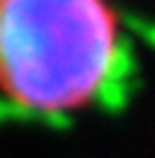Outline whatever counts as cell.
<instances>
[{
	"mask_svg": "<svg viewBox=\"0 0 155 158\" xmlns=\"http://www.w3.org/2000/svg\"><path fill=\"white\" fill-rule=\"evenodd\" d=\"M119 60L111 0H0V96L18 110H84L111 87Z\"/></svg>",
	"mask_w": 155,
	"mask_h": 158,
	"instance_id": "1",
	"label": "cell"
}]
</instances>
